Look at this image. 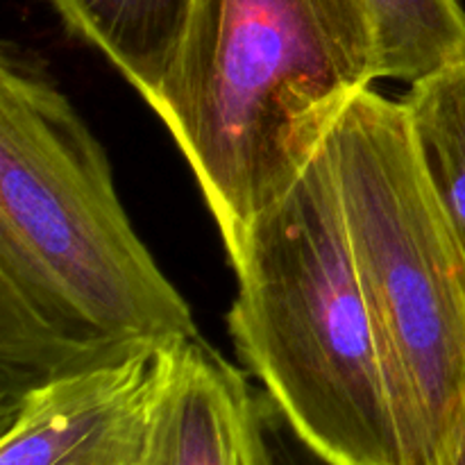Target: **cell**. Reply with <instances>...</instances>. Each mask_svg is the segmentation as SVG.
<instances>
[{
    "instance_id": "cell-1",
    "label": "cell",
    "mask_w": 465,
    "mask_h": 465,
    "mask_svg": "<svg viewBox=\"0 0 465 465\" xmlns=\"http://www.w3.org/2000/svg\"><path fill=\"white\" fill-rule=\"evenodd\" d=\"M132 227L107 153L44 68L0 66L3 407L25 391L198 339Z\"/></svg>"
},
{
    "instance_id": "cell-2",
    "label": "cell",
    "mask_w": 465,
    "mask_h": 465,
    "mask_svg": "<svg viewBox=\"0 0 465 465\" xmlns=\"http://www.w3.org/2000/svg\"><path fill=\"white\" fill-rule=\"evenodd\" d=\"M377 80L380 41L363 0H193L148 104L189 162L227 250Z\"/></svg>"
},
{
    "instance_id": "cell-3",
    "label": "cell",
    "mask_w": 465,
    "mask_h": 465,
    "mask_svg": "<svg viewBox=\"0 0 465 465\" xmlns=\"http://www.w3.org/2000/svg\"><path fill=\"white\" fill-rule=\"evenodd\" d=\"M243 366L327 465H411L322 145L227 248Z\"/></svg>"
},
{
    "instance_id": "cell-4",
    "label": "cell",
    "mask_w": 465,
    "mask_h": 465,
    "mask_svg": "<svg viewBox=\"0 0 465 465\" xmlns=\"http://www.w3.org/2000/svg\"><path fill=\"white\" fill-rule=\"evenodd\" d=\"M325 150L409 461L445 465L465 431V257L402 100L359 94Z\"/></svg>"
},
{
    "instance_id": "cell-5",
    "label": "cell",
    "mask_w": 465,
    "mask_h": 465,
    "mask_svg": "<svg viewBox=\"0 0 465 465\" xmlns=\"http://www.w3.org/2000/svg\"><path fill=\"white\" fill-rule=\"evenodd\" d=\"M175 348L68 372L5 404L0 465H136Z\"/></svg>"
},
{
    "instance_id": "cell-6",
    "label": "cell",
    "mask_w": 465,
    "mask_h": 465,
    "mask_svg": "<svg viewBox=\"0 0 465 465\" xmlns=\"http://www.w3.org/2000/svg\"><path fill=\"white\" fill-rule=\"evenodd\" d=\"M248 381L203 339L177 345L136 465H277Z\"/></svg>"
},
{
    "instance_id": "cell-7",
    "label": "cell",
    "mask_w": 465,
    "mask_h": 465,
    "mask_svg": "<svg viewBox=\"0 0 465 465\" xmlns=\"http://www.w3.org/2000/svg\"><path fill=\"white\" fill-rule=\"evenodd\" d=\"M71 35L98 50L143 95H157L177 57L193 0H50Z\"/></svg>"
},
{
    "instance_id": "cell-8",
    "label": "cell",
    "mask_w": 465,
    "mask_h": 465,
    "mask_svg": "<svg viewBox=\"0 0 465 465\" xmlns=\"http://www.w3.org/2000/svg\"><path fill=\"white\" fill-rule=\"evenodd\" d=\"M402 104L422 171L465 257V64L411 84Z\"/></svg>"
},
{
    "instance_id": "cell-9",
    "label": "cell",
    "mask_w": 465,
    "mask_h": 465,
    "mask_svg": "<svg viewBox=\"0 0 465 465\" xmlns=\"http://www.w3.org/2000/svg\"><path fill=\"white\" fill-rule=\"evenodd\" d=\"M380 41L381 80L407 84L465 64L461 0H363Z\"/></svg>"
},
{
    "instance_id": "cell-10",
    "label": "cell",
    "mask_w": 465,
    "mask_h": 465,
    "mask_svg": "<svg viewBox=\"0 0 465 465\" xmlns=\"http://www.w3.org/2000/svg\"><path fill=\"white\" fill-rule=\"evenodd\" d=\"M445 465H465V431H463V439H461V443H459L457 452H454V457L450 459Z\"/></svg>"
}]
</instances>
